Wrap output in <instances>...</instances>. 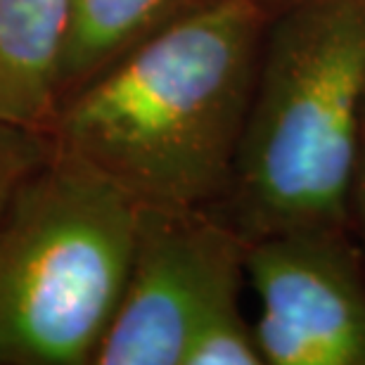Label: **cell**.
<instances>
[{"instance_id":"30bf717a","label":"cell","mask_w":365,"mask_h":365,"mask_svg":"<svg viewBox=\"0 0 365 365\" xmlns=\"http://www.w3.org/2000/svg\"><path fill=\"white\" fill-rule=\"evenodd\" d=\"M356 211L361 223V235L365 240V119H363V133L359 145V162H356V178H354V195H351V214Z\"/></svg>"},{"instance_id":"6da1fadb","label":"cell","mask_w":365,"mask_h":365,"mask_svg":"<svg viewBox=\"0 0 365 365\" xmlns=\"http://www.w3.org/2000/svg\"><path fill=\"white\" fill-rule=\"evenodd\" d=\"M268 0H204L57 109L48 138L138 204L223 200L250 112Z\"/></svg>"},{"instance_id":"8992f818","label":"cell","mask_w":365,"mask_h":365,"mask_svg":"<svg viewBox=\"0 0 365 365\" xmlns=\"http://www.w3.org/2000/svg\"><path fill=\"white\" fill-rule=\"evenodd\" d=\"M71 0H0V119L48 135Z\"/></svg>"},{"instance_id":"7a4b0ae2","label":"cell","mask_w":365,"mask_h":365,"mask_svg":"<svg viewBox=\"0 0 365 365\" xmlns=\"http://www.w3.org/2000/svg\"><path fill=\"white\" fill-rule=\"evenodd\" d=\"M365 119V0H294L268 19L223 218L247 242L341 230Z\"/></svg>"},{"instance_id":"9c48e42d","label":"cell","mask_w":365,"mask_h":365,"mask_svg":"<svg viewBox=\"0 0 365 365\" xmlns=\"http://www.w3.org/2000/svg\"><path fill=\"white\" fill-rule=\"evenodd\" d=\"M53 152L50 138L0 119V216L14 192Z\"/></svg>"},{"instance_id":"ba28073f","label":"cell","mask_w":365,"mask_h":365,"mask_svg":"<svg viewBox=\"0 0 365 365\" xmlns=\"http://www.w3.org/2000/svg\"><path fill=\"white\" fill-rule=\"evenodd\" d=\"M264 356L259 351L254 327L245 323L237 309V299L221 304L197 325L190 337L182 365H259Z\"/></svg>"},{"instance_id":"277c9868","label":"cell","mask_w":365,"mask_h":365,"mask_svg":"<svg viewBox=\"0 0 365 365\" xmlns=\"http://www.w3.org/2000/svg\"><path fill=\"white\" fill-rule=\"evenodd\" d=\"M247 240L209 207L138 204L133 254L100 365H182L197 325L237 299Z\"/></svg>"},{"instance_id":"52a82bcc","label":"cell","mask_w":365,"mask_h":365,"mask_svg":"<svg viewBox=\"0 0 365 365\" xmlns=\"http://www.w3.org/2000/svg\"><path fill=\"white\" fill-rule=\"evenodd\" d=\"M200 3L204 0H71L57 83L60 105L138 43Z\"/></svg>"},{"instance_id":"5b68a950","label":"cell","mask_w":365,"mask_h":365,"mask_svg":"<svg viewBox=\"0 0 365 365\" xmlns=\"http://www.w3.org/2000/svg\"><path fill=\"white\" fill-rule=\"evenodd\" d=\"M341 230L280 232L247 242L259 299L254 325L271 365H365V282Z\"/></svg>"},{"instance_id":"3957f363","label":"cell","mask_w":365,"mask_h":365,"mask_svg":"<svg viewBox=\"0 0 365 365\" xmlns=\"http://www.w3.org/2000/svg\"><path fill=\"white\" fill-rule=\"evenodd\" d=\"M138 202L57 155L0 216V365L93 363L126 287Z\"/></svg>"}]
</instances>
